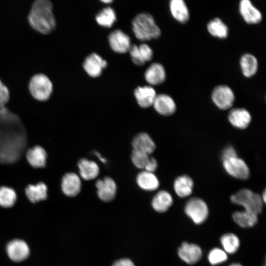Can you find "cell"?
Returning <instances> with one entry per match:
<instances>
[{"label": "cell", "instance_id": "cell-1", "mask_svg": "<svg viewBox=\"0 0 266 266\" xmlns=\"http://www.w3.org/2000/svg\"><path fill=\"white\" fill-rule=\"evenodd\" d=\"M27 142V132L20 118L5 106L0 108V165L17 162Z\"/></svg>", "mask_w": 266, "mask_h": 266}, {"label": "cell", "instance_id": "cell-2", "mask_svg": "<svg viewBox=\"0 0 266 266\" xmlns=\"http://www.w3.org/2000/svg\"><path fill=\"white\" fill-rule=\"evenodd\" d=\"M28 20L36 32L47 34L52 32L56 26L53 5L49 0H36L29 13Z\"/></svg>", "mask_w": 266, "mask_h": 266}, {"label": "cell", "instance_id": "cell-3", "mask_svg": "<svg viewBox=\"0 0 266 266\" xmlns=\"http://www.w3.org/2000/svg\"><path fill=\"white\" fill-rule=\"evenodd\" d=\"M132 29L135 36L141 41L158 38L161 34L154 17L148 12L139 13L134 17Z\"/></svg>", "mask_w": 266, "mask_h": 266}, {"label": "cell", "instance_id": "cell-4", "mask_svg": "<svg viewBox=\"0 0 266 266\" xmlns=\"http://www.w3.org/2000/svg\"><path fill=\"white\" fill-rule=\"evenodd\" d=\"M28 88L33 98L39 101L48 100L53 90L52 81L46 75L42 73L35 74L31 78Z\"/></svg>", "mask_w": 266, "mask_h": 266}, {"label": "cell", "instance_id": "cell-5", "mask_svg": "<svg viewBox=\"0 0 266 266\" xmlns=\"http://www.w3.org/2000/svg\"><path fill=\"white\" fill-rule=\"evenodd\" d=\"M231 201L234 204L243 207L245 210L258 215L263 207L262 197L248 189H242L231 197Z\"/></svg>", "mask_w": 266, "mask_h": 266}, {"label": "cell", "instance_id": "cell-6", "mask_svg": "<svg viewBox=\"0 0 266 266\" xmlns=\"http://www.w3.org/2000/svg\"><path fill=\"white\" fill-rule=\"evenodd\" d=\"M184 211L186 215L197 225L203 224L207 219L209 210L206 203L199 198H192L187 202Z\"/></svg>", "mask_w": 266, "mask_h": 266}, {"label": "cell", "instance_id": "cell-7", "mask_svg": "<svg viewBox=\"0 0 266 266\" xmlns=\"http://www.w3.org/2000/svg\"><path fill=\"white\" fill-rule=\"evenodd\" d=\"M177 253L180 259L189 265L199 262L203 257V252L198 244L187 241L183 242L177 249Z\"/></svg>", "mask_w": 266, "mask_h": 266}, {"label": "cell", "instance_id": "cell-8", "mask_svg": "<svg viewBox=\"0 0 266 266\" xmlns=\"http://www.w3.org/2000/svg\"><path fill=\"white\" fill-rule=\"evenodd\" d=\"M211 99L218 108L227 110L233 106L235 100V96L230 87L221 85L216 86L213 89Z\"/></svg>", "mask_w": 266, "mask_h": 266}, {"label": "cell", "instance_id": "cell-9", "mask_svg": "<svg viewBox=\"0 0 266 266\" xmlns=\"http://www.w3.org/2000/svg\"><path fill=\"white\" fill-rule=\"evenodd\" d=\"M223 161L225 170L232 176L242 180L247 179L249 177V168L243 160L236 156Z\"/></svg>", "mask_w": 266, "mask_h": 266}, {"label": "cell", "instance_id": "cell-10", "mask_svg": "<svg viewBox=\"0 0 266 266\" xmlns=\"http://www.w3.org/2000/svg\"><path fill=\"white\" fill-rule=\"evenodd\" d=\"M238 10L243 20L248 24H258L263 19L261 12L254 5L251 0H240Z\"/></svg>", "mask_w": 266, "mask_h": 266}, {"label": "cell", "instance_id": "cell-11", "mask_svg": "<svg viewBox=\"0 0 266 266\" xmlns=\"http://www.w3.org/2000/svg\"><path fill=\"white\" fill-rule=\"evenodd\" d=\"M96 187L98 196L101 200L107 202L115 199L117 185L115 181L110 177L106 176L98 180L96 182Z\"/></svg>", "mask_w": 266, "mask_h": 266}, {"label": "cell", "instance_id": "cell-12", "mask_svg": "<svg viewBox=\"0 0 266 266\" xmlns=\"http://www.w3.org/2000/svg\"><path fill=\"white\" fill-rule=\"evenodd\" d=\"M109 45L115 52L124 54L129 51L131 46L130 36L121 30H115L108 35Z\"/></svg>", "mask_w": 266, "mask_h": 266}, {"label": "cell", "instance_id": "cell-13", "mask_svg": "<svg viewBox=\"0 0 266 266\" xmlns=\"http://www.w3.org/2000/svg\"><path fill=\"white\" fill-rule=\"evenodd\" d=\"M6 250L9 258L16 262L25 260L30 254L28 244L21 239H15L9 241L6 245Z\"/></svg>", "mask_w": 266, "mask_h": 266}, {"label": "cell", "instance_id": "cell-14", "mask_svg": "<svg viewBox=\"0 0 266 266\" xmlns=\"http://www.w3.org/2000/svg\"><path fill=\"white\" fill-rule=\"evenodd\" d=\"M81 180L75 173L68 172L63 177L61 189L66 196L74 197L79 194L81 190Z\"/></svg>", "mask_w": 266, "mask_h": 266}, {"label": "cell", "instance_id": "cell-15", "mask_svg": "<svg viewBox=\"0 0 266 266\" xmlns=\"http://www.w3.org/2000/svg\"><path fill=\"white\" fill-rule=\"evenodd\" d=\"M107 65V62L97 53H92L84 62L83 67L86 73L92 77L100 76L102 70Z\"/></svg>", "mask_w": 266, "mask_h": 266}, {"label": "cell", "instance_id": "cell-16", "mask_svg": "<svg viewBox=\"0 0 266 266\" xmlns=\"http://www.w3.org/2000/svg\"><path fill=\"white\" fill-rule=\"evenodd\" d=\"M129 51L133 62L137 66H143L153 58L152 49L145 43H142L138 46L131 45Z\"/></svg>", "mask_w": 266, "mask_h": 266}, {"label": "cell", "instance_id": "cell-17", "mask_svg": "<svg viewBox=\"0 0 266 266\" xmlns=\"http://www.w3.org/2000/svg\"><path fill=\"white\" fill-rule=\"evenodd\" d=\"M153 106L159 114L166 116L173 114L176 109V105L173 99L165 94L157 95Z\"/></svg>", "mask_w": 266, "mask_h": 266}, {"label": "cell", "instance_id": "cell-18", "mask_svg": "<svg viewBox=\"0 0 266 266\" xmlns=\"http://www.w3.org/2000/svg\"><path fill=\"white\" fill-rule=\"evenodd\" d=\"M169 9L173 18L177 22L185 24L190 19V12L184 0H169Z\"/></svg>", "mask_w": 266, "mask_h": 266}, {"label": "cell", "instance_id": "cell-19", "mask_svg": "<svg viewBox=\"0 0 266 266\" xmlns=\"http://www.w3.org/2000/svg\"><path fill=\"white\" fill-rule=\"evenodd\" d=\"M134 95L138 104L142 108L153 105L157 96L155 89L151 86H139L135 88Z\"/></svg>", "mask_w": 266, "mask_h": 266}, {"label": "cell", "instance_id": "cell-20", "mask_svg": "<svg viewBox=\"0 0 266 266\" xmlns=\"http://www.w3.org/2000/svg\"><path fill=\"white\" fill-rule=\"evenodd\" d=\"M228 119L233 127L244 129L250 124L251 121V115L245 108H235L232 109L230 112Z\"/></svg>", "mask_w": 266, "mask_h": 266}, {"label": "cell", "instance_id": "cell-21", "mask_svg": "<svg viewBox=\"0 0 266 266\" xmlns=\"http://www.w3.org/2000/svg\"><path fill=\"white\" fill-rule=\"evenodd\" d=\"M133 150L148 155L152 154L156 149L155 142L150 135L146 133H140L133 138L132 143Z\"/></svg>", "mask_w": 266, "mask_h": 266}, {"label": "cell", "instance_id": "cell-22", "mask_svg": "<svg viewBox=\"0 0 266 266\" xmlns=\"http://www.w3.org/2000/svg\"><path fill=\"white\" fill-rule=\"evenodd\" d=\"M146 82L150 85H158L163 83L166 77V73L163 66L158 63L151 64L146 69L144 74Z\"/></svg>", "mask_w": 266, "mask_h": 266}, {"label": "cell", "instance_id": "cell-23", "mask_svg": "<svg viewBox=\"0 0 266 266\" xmlns=\"http://www.w3.org/2000/svg\"><path fill=\"white\" fill-rule=\"evenodd\" d=\"M47 153L40 146H35L26 152V158L29 164L34 168H43L46 166Z\"/></svg>", "mask_w": 266, "mask_h": 266}, {"label": "cell", "instance_id": "cell-24", "mask_svg": "<svg viewBox=\"0 0 266 266\" xmlns=\"http://www.w3.org/2000/svg\"><path fill=\"white\" fill-rule=\"evenodd\" d=\"M80 176L85 180L95 179L100 173L98 165L86 158L81 159L77 164Z\"/></svg>", "mask_w": 266, "mask_h": 266}, {"label": "cell", "instance_id": "cell-25", "mask_svg": "<svg viewBox=\"0 0 266 266\" xmlns=\"http://www.w3.org/2000/svg\"><path fill=\"white\" fill-rule=\"evenodd\" d=\"M137 185L143 190L153 191L157 189L160 182L154 172L142 170L138 173L136 177Z\"/></svg>", "mask_w": 266, "mask_h": 266}, {"label": "cell", "instance_id": "cell-26", "mask_svg": "<svg viewBox=\"0 0 266 266\" xmlns=\"http://www.w3.org/2000/svg\"><path fill=\"white\" fill-rule=\"evenodd\" d=\"M232 218L238 227L244 229L254 227L258 221V215L245 210L234 212Z\"/></svg>", "mask_w": 266, "mask_h": 266}, {"label": "cell", "instance_id": "cell-27", "mask_svg": "<svg viewBox=\"0 0 266 266\" xmlns=\"http://www.w3.org/2000/svg\"><path fill=\"white\" fill-rule=\"evenodd\" d=\"M47 191L46 185L41 182L35 185L30 184L25 189L26 195L32 203L45 200L48 196Z\"/></svg>", "mask_w": 266, "mask_h": 266}, {"label": "cell", "instance_id": "cell-28", "mask_svg": "<svg viewBox=\"0 0 266 266\" xmlns=\"http://www.w3.org/2000/svg\"><path fill=\"white\" fill-rule=\"evenodd\" d=\"M173 199L171 195L167 191L161 190L153 197L151 205L154 210L159 213L167 211L171 206Z\"/></svg>", "mask_w": 266, "mask_h": 266}, {"label": "cell", "instance_id": "cell-29", "mask_svg": "<svg viewBox=\"0 0 266 266\" xmlns=\"http://www.w3.org/2000/svg\"><path fill=\"white\" fill-rule=\"evenodd\" d=\"M221 248L229 255H233L238 250L240 245L239 237L233 233L223 234L220 238Z\"/></svg>", "mask_w": 266, "mask_h": 266}, {"label": "cell", "instance_id": "cell-30", "mask_svg": "<svg viewBox=\"0 0 266 266\" xmlns=\"http://www.w3.org/2000/svg\"><path fill=\"white\" fill-rule=\"evenodd\" d=\"M240 66L243 75L251 77L257 72L258 62L257 58L253 55L246 53L240 59Z\"/></svg>", "mask_w": 266, "mask_h": 266}, {"label": "cell", "instance_id": "cell-31", "mask_svg": "<svg viewBox=\"0 0 266 266\" xmlns=\"http://www.w3.org/2000/svg\"><path fill=\"white\" fill-rule=\"evenodd\" d=\"M96 22L100 26L109 28L117 20V15L114 9L106 6L100 10L95 16Z\"/></svg>", "mask_w": 266, "mask_h": 266}, {"label": "cell", "instance_id": "cell-32", "mask_svg": "<svg viewBox=\"0 0 266 266\" xmlns=\"http://www.w3.org/2000/svg\"><path fill=\"white\" fill-rule=\"evenodd\" d=\"M194 183L187 175H182L174 181L173 188L176 194L181 198L186 197L191 194Z\"/></svg>", "mask_w": 266, "mask_h": 266}, {"label": "cell", "instance_id": "cell-33", "mask_svg": "<svg viewBox=\"0 0 266 266\" xmlns=\"http://www.w3.org/2000/svg\"><path fill=\"white\" fill-rule=\"evenodd\" d=\"M207 29L212 36L220 39L227 38L229 34L227 25L219 18L210 20L207 25Z\"/></svg>", "mask_w": 266, "mask_h": 266}, {"label": "cell", "instance_id": "cell-34", "mask_svg": "<svg viewBox=\"0 0 266 266\" xmlns=\"http://www.w3.org/2000/svg\"><path fill=\"white\" fill-rule=\"evenodd\" d=\"M229 255L220 247H214L208 252L207 260L209 264L212 266L220 265L226 263Z\"/></svg>", "mask_w": 266, "mask_h": 266}, {"label": "cell", "instance_id": "cell-35", "mask_svg": "<svg viewBox=\"0 0 266 266\" xmlns=\"http://www.w3.org/2000/svg\"><path fill=\"white\" fill-rule=\"evenodd\" d=\"M17 200V194L15 190L8 187H0V206L3 207H12Z\"/></svg>", "mask_w": 266, "mask_h": 266}, {"label": "cell", "instance_id": "cell-36", "mask_svg": "<svg viewBox=\"0 0 266 266\" xmlns=\"http://www.w3.org/2000/svg\"><path fill=\"white\" fill-rule=\"evenodd\" d=\"M150 159L149 155L133 149L131 160L136 167L144 170Z\"/></svg>", "mask_w": 266, "mask_h": 266}, {"label": "cell", "instance_id": "cell-37", "mask_svg": "<svg viewBox=\"0 0 266 266\" xmlns=\"http://www.w3.org/2000/svg\"><path fill=\"white\" fill-rule=\"evenodd\" d=\"M10 99V92L7 87L0 79V108L4 107Z\"/></svg>", "mask_w": 266, "mask_h": 266}, {"label": "cell", "instance_id": "cell-38", "mask_svg": "<svg viewBox=\"0 0 266 266\" xmlns=\"http://www.w3.org/2000/svg\"><path fill=\"white\" fill-rule=\"evenodd\" d=\"M236 153L234 149L231 147L229 146L226 148L222 155V157L223 160L228 159L231 158L236 157Z\"/></svg>", "mask_w": 266, "mask_h": 266}, {"label": "cell", "instance_id": "cell-39", "mask_svg": "<svg viewBox=\"0 0 266 266\" xmlns=\"http://www.w3.org/2000/svg\"><path fill=\"white\" fill-rule=\"evenodd\" d=\"M112 266H135V265L130 259L122 258L115 261Z\"/></svg>", "mask_w": 266, "mask_h": 266}, {"label": "cell", "instance_id": "cell-40", "mask_svg": "<svg viewBox=\"0 0 266 266\" xmlns=\"http://www.w3.org/2000/svg\"><path fill=\"white\" fill-rule=\"evenodd\" d=\"M157 167L158 163L156 160L153 157H150V160L145 167L144 170L154 172L155 171Z\"/></svg>", "mask_w": 266, "mask_h": 266}, {"label": "cell", "instance_id": "cell-41", "mask_svg": "<svg viewBox=\"0 0 266 266\" xmlns=\"http://www.w3.org/2000/svg\"><path fill=\"white\" fill-rule=\"evenodd\" d=\"M94 154L96 157L98 158L99 160L102 162V163H106V160L102 157L100 153H99L98 151H95Z\"/></svg>", "mask_w": 266, "mask_h": 266}, {"label": "cell", "instance_id": "cell-42", "mask_svg": "<svg viewBox=\"0 0 266 266\" xmlns=\"http://www.w3.org/2000/svg\"><path fill=\"white\" fill-rule=\"evenodd\" d=\"M227 266H243L241 264L237 262H233L229 264Z\"/></svg>", "mask_w": 266, "mask_h": 266}, {"label": "cell", "instance_id": "cell-43", "mask_svg": "<svg viewBox=\"0 0 266 266\" xmlns=\"http://www.w3.org/2000/svg\"><path fill=\"white\" fill-rule=\"evenodd\" d=\"M101 2L105 4H110L112 3L114 0H100Z\"/></svg>", "mask_w": 266, "mask_h": 266}, {"label": "cell", "instance_id": "cell-44", "mask_svg": "<svg viewBox=\"0 0 266 266\" xmlns=\"http://www.w3.org/2000/svg\"><path fill=\"white\" fill-rule=\"evenodd\" d=\"M263 266H266V264H264Z\"/></svg>", "mask_w": 266, "mask_h": 266}]
</instances>
